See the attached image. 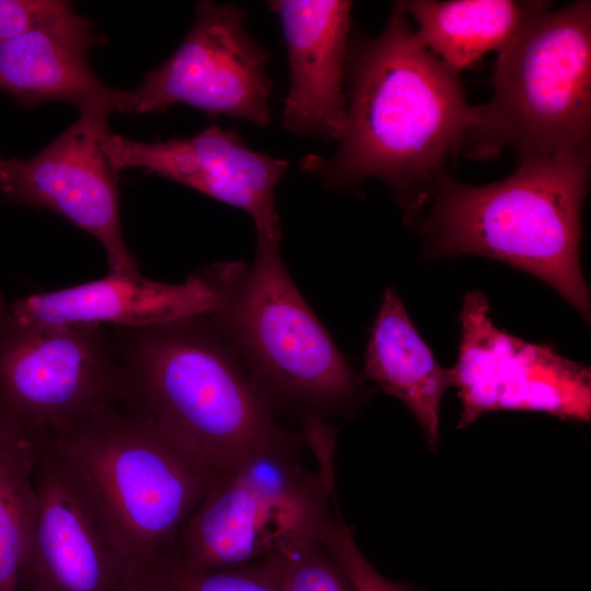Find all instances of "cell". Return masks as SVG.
<instances>
[{
	"instance_id": "10",
	"label": "cell",
	"mask_w": 591,
	"mask_h": 591,
	"mask_svg": "<svg viewBox=\"0 0 591 591\" xmlns=\"http://www.w3.org/2000/svg\"><path fill=\"white\" fill-rule=\"evenodd\" d=\"M190 31L161 66L131 91L119 90L116 109L130 115L186 104L267 127L271 115L270 54L250 36L246 12L233 4L199 1Z\"/></svg>"
},
{
	"instance_id": "13",
	"label": "cell",
	"mask_w": 591,
	"mask_h": 591,
	"mask_svg": "<svg viewBox=\"0 0 591 591\" xmlns=\"http://www.w3.org/2000/svg\"><path fill=\"white\" fill-rule=\"evenodd\" d=\"M106 153L117 172L142 169L244 210L257 236L280 243L275 190L288 162L251 149L235 130L210 126L190 138L139 142L112 131Z\"/></svg>"
},
{
	"instance_id": "18",
	"label": "cell",
	"mask_w": 591,
	"mask_h": 591,
	"mask_svg": "<svg viewBox=\"0 0 591 591\" xmlns=\"http://www.w3.org/2000/svg\"><path fill=\"white\" fill-rule=\"evenodd\" d=\"M403 5L422 45L461 72L488 51H500L547 1L409 0Z\"/></svg>"
},
{
	"instance_id": "6",
	"label": "cell",
	"mask_w": 591,
	"mask_h": 591,
	"mask_svg": "<svg viewBox=\"0 0 591 591\" xmlns=\"http://www.w3.org/2000/svg\"><path fill=\"white\" fill-rule=\"evenodd\" d=\"M50 439L95 494L135 577L171 553L220 480L117 402Z\"/></svg>"
},
{
	"instance_id": "3",
	"label": "cell",
	"mask_w": 591,
	"mask_h": 591,
	"mask_svg": "<svg viewBox=\"0 0 591 591\" xmlns=\"http://www.w3.org/2000/svg\"><path fill=\"white\" fill-rule=\"evenodd\" d=\"M590 158L525 159L509 177L480 186L448 175L419 222L429 253L503 262L548 283L589 321L579 252Z\"/></svg>"
},
{
	"instance_id": "2",
	"label": "cell",
	"mask_w": 591,
	"mask_h": 591,
	"mask_svg": "<svg viewBox=\"0 0 591 591\" xmlns=\"http://www.w3.org/2000/svg\"><path fill=\"white\" fill-rule=\"evenodd\" d=\"M113 328L117 403L218 479L258 456L297 451L208 313Z\"/></svg>"
},
{
	"instance_id": "15",
	"label": "cell",
	"mask_w": 591,
	"mask_h": 591,
	"mask_svg": "<svg viewBox=\"0 0 591 591\" xmlns=\"http://www.w3.org/2000/svg\"><path fill=\"white\" fill-rule=\"evenodd\" d=\"M213 309L215 294L200 270L182 283L108 273L99 280L13 300L0 293V332L67 325L141 328Z\"/></svg>"
},
{
	"instance_id": "19",
	"label": "cell",
	"mask_w": 591,
	"mask_h": 591,
	"mask_svg": "<svg viewBox=\"0 0 591 591\" xmlns=\"http://www.w3.org/2000/svg\"><path fill=\"white\" fill-rule=\"evenodd\" d=\"M37 439L0 414V591H15L35 507Z\"/></svg>"
},
{
	"instance_id": "24",
	"label": "cell",
	"mask_w": 591,
	"mask_h": 591,
	"mask_svg": "<svg viewBox=\"0 0 591 591\" xmlns=\"http://www.w3.org/2000/svg\"><path fill=\"white\" fill-rule=\"evenodd\" d=\"M7 160L0 158V176L3 173Z\"/></svg>"
},
{
	"instance_id": "20",
	"label": "cell",
	"mask_w": 591,
	"mask_h": 591,
	"mask_svg": "<svg viewBox=\"0 0 591 591\" xmlns=\"http://www.w3.org/2000/svg\"><path fill=\"white\" fill-rule=\"evenodd\" d=\"M285 555L210 571L189 569L170 554L137 575L131 591H283Z\"/></svg>"
},
{
	"instance_id": "14",
	"label": "cell",
	"mask_w": 591,
	"mask_h": 591,
	"mask_svg": "<svg viewBox=\"0 0 591 591\" xmlns=\"http://www.w3.org/2000/svg\"><path fill=\"white\" fill-rule=\"evenodd\" d=\"M288 54L290 86L283 127L298 136L338 141L345 125L351 1L276 0Z\"/></svg>"
},
{
	"instance_id": "4",
	"label": "cell",
	"mask_w": 591,
	"mask_h": 591,
	"mask_svg": "<svg viewBox=\"0 0 591 591\" xmlns=\"http://www.w3.org/2000/svg\"><path fill=\"white\" fill-rule=\"evenodd\" d=\"M200 271L215 294L211 322L275 415L325 421L356 406L363 379L297 288L279 243L258 237L251 266L221 262Z\"/></svg>"
},
{
	"instance_id": "22",
	"label": "cell",
	"mask_w": 591,
	"mask_h": 591,
	"mask_svg": "<svg viewBox=\"0 0 591 591\" xmlns=\"http://www.w3.org/2000/svg\"><path fill=\"white\" fill-rule=\"evenodd\" d=\"M283 591H352L317 535L285 554Z\"/></svg>"
},
{
	"instance_id": "21",
	"label": "cell",
	"mask_w": 591,
	"mask_h": 591,
	"mask_svg": "<svg viewBox=\"0 0 591 591\" xmlns=\"http://www.w3.org/2000/svg\"><path fill=\"white\" fill-rule=\"evenodd\" d=\"M318 540L339 566L352 591H415L380 575L358 547L350 528L340 517L328 520Z\"/></svg>"
},
{
	"instance_id": "16",
	"label": "cell",
	"mask_w": 591,
	"mask_h": 591,
	"mask_svg": "<svg viewBox=\"0 0 591 591\" xmlns=\"http://www.w3.org/2000/svg\"><path fill=\"white\" fill-rule=\"evenodd\" d=\"M103 40L71 4L0 44V90L26 105L107 103L115 111L119 90L104 85L88 61L89 49Z\"/></svg>"
},
{
	"instance_id": "9",
	"label": "cell",
	"mask_w": 591,
	"mask_h": 591,
	"mask_svg": "<svg viewBox=\"0 0 591 591\" xmlns=\"http://www.w3.org/2000/svg\"><path fill=\"white\" fill-rule=\"evenodd\" d=\"M37 442L34 514L15 591H131L132 566L90 485L50 438Z\"/></svg>"
},
{
	"instance_id": "23",
	"label": "cell",
	"mask_w": 591,
	"mask_h": 591,
	"mask_svg": "<svg viewBox=\"0 0 591 591\" xmlns=\"http://www.w3.org/2000/svg\"><path fill=\"white\" fill-rule=\"evenodd\" d=\"M71 5L62 0H0V44L14 38Z\"/></svg>"
},
{
	"instance_id": "1",
	"label": "cell",
	"mask_w": 591,
	"mask_h": 591,
	"mask_svg": "<svg viewBox=\"0 0 591 591\" xmlns=\"http://www.w3.org/2000/svg\"><path fill=\"white\" fill-rule=\"evenodd\" d=\"M345 125L331 160L311 155L303 170L332 187L376 177L414 223L448 176L478 116L460 72L426 48L402 1L375 38L349 46Z\"/></svg>"
},
{
	"instance_id": "12",
	"label": "cell",
	"mask_w": 591,
	"mask_h": 591,
	"mask_svg": "<svg viewBox=\"0 0 591 591\" xmlns=\"http://www.w3.org/2000/svg\"><path fill=\"white\" fill-rule=\"evenodd\" d=\"M79 109V118L39 153L7 160L0 190L5 201L50 209L93 235L109 274L138 275L120 227L118 172L105 149L114 108L90 103Z\"/></svg>"
},
{
	"instance_id": "17",
	"label": "cell",
	"mask_w": 591,
	"mask_h": 591,
	"mask_svg": "<svg viewBox=\"0 0 591 591\" xmlns=\"http://www.w3.org/2000/svg\"><path fill=\"white\" fill-rule=\"evenodd\" d=\"M361 378L401 399L421 426L428 448L438 449L440 405L453 386V371L437 362L393 287L385 289L371 327Z\"/></svg>"
},
{
	"instance_id": "8",
	"label": "cell",
	"mask_w": 591,
	"mask_h": 591,
	"mask_svg": "<svg viewBox=\"0 0 591 591\" xmlns=\"http://www.w3.org/2000/svg\"><path fill=\"white\" fill-rule=\"evenodd\" d=\"M109 329L67 325L0 332V414L38 440L117 402L119 359Z\"/></svg>"
},
{
	"instance_id": "11",
	"label": "cell",
	"mask_w": 591,
	"mask_h": 591,
	"mask_svg": "<svg viewBox=\"0 0 591 591\" xmlns=\"http://www.w3.org/2000/svg\"><path fill=\"white\" fill-rule=\"evenodd\" d=\"M460 323L459 357L452 368L462 404L459 429L496 410L542 412L590 422V367L496 327L482 291L465 293Z\"/></svg>"
},
{
	"instance_id": "7",
	"label": "cell",
	"mask_w": 591,
	"mask_h": 591,
	"mask_svg": "<svg viewBox=\"0 0 591 591\" xmlns=\"http://www.w3.org/2000/svg\"><path fill=\"white\" fill-rule=\"evenodd\" d=\"M331 482L297 451L258 456L221 478L184 524L171 551L199 571L285 554L317 535L333 512Z\"/></svg>"
},
{
	"instance_id": "5",
	"label": "cell",
	"mask_w": 591,
	"mask_h": 591,
	"mask_svg": "<svg viewBox=\"0 0 591 591\" xmlns=\"http://www.w3.org/2000/svg\"><path fill=\"white\" fill-rule=\"evenodd\" d=\"M491 99L462 152L477 161L511 149L519 161L591 149V2L536 13L496 58Z\"/></svg>"
}]
</instances>
